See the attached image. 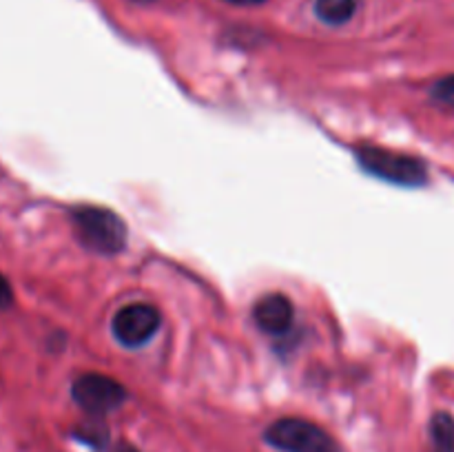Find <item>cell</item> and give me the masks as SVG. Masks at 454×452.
<instances>
[{"instance_id":"cell-3","label":"cell","mask_w":454,"mask_h":452,"mask_svg":"<svg viewBox=\"0 0 454 452\" xmlns=\"http://www.w3.org/2000/svg\"><path fill=\"white\" fill-rule=\"evenodd\" d=\"M266 443L282 452H340L335 439L304 419H279L264 433Z\"/></svg>"},{"instance_id":"cell-13","label":"cell","mask_w":454,"mask_h":452,"mask_svg":"<svg viewBox=\"0 0 454 452\" xmlns=\"http://www.w3.org/2000/svg\"><path fill=\"white\" fill-rule=\"evenodd\" d=\"M133 3H140V4H146V3H153V0H133Z\"/></svg>"},{"instance_id":"cell-11","label":"cell","mask_w":454,"mask_h":452,"mask_svg":"<svg viewBox=\"0 0 454 452\" xmlns=\"http://www.w3.org/2000/svg\"><path fill=\"white\" fill-rule=\"evenodd\" d=\"M229 4H238V7H257V4H264L266 0H226Z\"/></svg>"},{"instance_id":"cell-8","label":"cell","mask_w":454,"mask_h":452,"mask_svg":"<svg viewBox=\"0 0 454 452\" xmlns=\"http://www.w3.org/2000/svg\"><path fill=\"white\" fill-rule=\"evenodd\" d=\"M433 452H454V419L448 412H437L430 421Z\"/></svg>"},{"instance_id":"cell-12","label":"cell","mask_w":454,"mask_h":452,"mask_svg":"<svg viewBox=\"0 0 454 452\" xmlns=\"http://www.w3.org/2000/svg\"><path fill=\"white\" fill-rule=\"evenodd\" d=\"M115 452H137V450H133L131 446H127V443H122V446L115 448Z\"/></svg>"},{"instance_id":"cell-4","label":"cell","mask_w":454,"mask_h":452,"mask_svg":"<svg viewBox=\"0 0 454 452\" xmlns=\"http://www.w3.org/2000/svg\"><path fill=\"white\" fill-rule=\"evenodd\" d=\"M71 394H74V401L89 415H106L122 406L127 399L124 386L100 372H87L78 377L74 381Z\"/></svg>"},{"instance_id":"cell-1","label":"cell","mask_w":454,"mask_h":452,"mask_svg":"<svg viewBox=\"0 0 454 452\" xmlns=\"http://www.w3.org/2000/svg\"><path fill=\"white\" fill-rule=\"evenodd\" d=\"M74 230L84 248L100 255H115L127 244V226L114 211L102 207H78L71 213Z\"/></svg>"},{"instance_id":"cell-7","label":"cell","mask_w":454,"mask_h":452,"mask_svg":"<svg viewBox=\"0 0 454 452\" xmlns=\"http://www.w3.org/2000/svg\"><path fill=\"white\" fill-rule=\"evenodd\" d=\"M357 12V0H315V13L331 27L346 25Z\"/></svg>"},{"instance_id":"cell-6","label":"cell","mask_w":454,"mask_h":452,"mask_svg":"<svg viewBox=\"0 0 454 452\" xmlns=\"http://www.w3.org/2000/svg\"><path fill=\"white\" fill-rule=\"evenodd\" d=\"M253 319H255L257 328L269 335H284L288 328L293 326L295 319V308L293 301L282 292H270V295L262 297L253 308Z\"/></svg>"},{"instance_id":"cell-10","label":"cell","mask_w":454,"mask_h":452,"mask_svg":"<svg viewBox=\"0 0 454 452\" xmlns=\"http://www.w3.org/2000/svg\"><path fill=\"white\" fill-rule=\"evenodd\" d=\"M13 304V291H12V284L4 275H0V310L9 308Z\"/></svg>"},{"instance_id":"cell-9","label":"cell","mask_w":454,"mask_h":452,"mask_svg":"<svg viewBox=\"0 0 454 452\" xmlns=\"http://www.w3.org/2000/svg\"><path fill=\"white\" fill-rule=\"evenodd\" d=\"M430 96L437 102H442V105L452 106L454 109V74L437 80V82L433 84V89H430Z\"/></svg>"},{"instance_id":"cell-2","label":"cell","mask_w":454,"mask_h":452,"mask_svg":"<svg viewBox=\"0 0 454 452\" xmlns=\"http://www.w3.org/2000/svg\"><path fill=\"white\" fill-rule=\"evenodd\" d=\"M357 160L368 175L399 186H421L428 180L426 164L415 155H403L381 146H359Z\"/></svg>"},{"instance_id":"cell-5","label":"cell","mask_w":454,"mask_h":452,"mask_svg":"<svg viewBox=\"0 0 454 452\" xmlns=\"http://www.w3.org/2000/svg\"><path fill=\"white\" fill-rule=\"evenodd\" d=\"M160 323H162V317H160L158 308H153L151 304H129L115 313L111 331L122 346L140 348L146 341L153 339Z\"/></svg>"}]
</instances>
